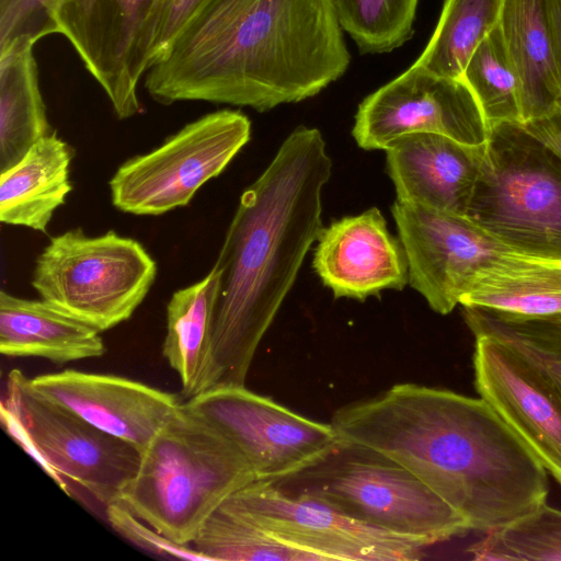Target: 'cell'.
<instances>
[{
  "mask_svg": "<svg viewBox=\"0 0 561 561\" xmlns=\"http://www.w3.org/2000/svg\"><path fill=\"white\" fill-rule=\"evenodd\" d=\"M340 442L383 456L417 477L488 533L547 502L548 471L482 398L397 383L339 409Z\"/></svg>",
  "mask_w": 561,
  "mask_h": 561,
  "instance_id": "1",
  "label": "cell"
},
{
  "mask_svg": "<svg viewBox=\"0 0 561 561\" xmlns=\"http://www.w3.org/2000/svg\"><path fill=\"white\" fill-rule=\"evenodd\" d=\"M331 169L321 133L300 126L241 195L214 264L218 287L193 397L245 386L259 344L323 229Z\"/></svg>",
  "mask_w": 561,
  "mask_h": 561,
  "instance_id": "2",
  "label": "cell"
},
{
  "mask_svg": "<svg viewBox=\"0 0 561 561\" xmlns=\"http://www.w3.org/2000/svg\"><path fill=\"white\" fill-rule=\"evenodd\" d=\"M333 0H214L150 66L153 101L248 106L311 98L347 70Z\"/></svg>",
  "mask_w": 561,
  "mask_h": 561,
  "instance_id": "3",
  "label": "cell"
},
{
  "mask_svg": "<svg viewBox=\"0 0 561 561\" xmlns=\"http://www.w3.org/2000/svg\"><path fill=\"white\" fill-rule=\"evenodd\" d=\"M255 480L229 439L181 407L141 453L121 502L169 539L192 546L217 507Z\"/></svg>",
  "mask_w": 561,
  "mask_h": 561,
  "instance_id": "4",
  "label": "cell"
},
{
  "mask_svg": "<svg viewBox=\"0 0 561 561\" xmlns=\"http://www.w3.org/2000/svg\"><path fill=\"white\" fill-rule=\"evenodd\" d=\"M465 217L513 252L561 261V158L520 123L491 125Z\"/></svg>",
  "mask_w": 561,
  "mask_h": 561,
  "instance_id": "5",
  "label": "cell"
},
{
  "mask_svg": "<svg viewBox=\"0 0 561 561\" xmlns=\"http://www.w3.org/2000/svg\"><path fill=\"white\" fill-rule=\"evenodd\" d=\"M274 483L320 497L376 528L430 545L470 530L457 511L408 469L342 442L316 465Z\"/></svg>",
  "mask_w": 561,
  "mask_h": 561,
  "instance_id": "6",
  "label": "cell"
},
{
  "mask_svg": "<svg viewBox=\"0 0 561 561\" xmlns=\"http://www.w3.org/2000/svg\"><path fill=\"white\" fill-rule=\"evenodd\" d=\"M158 266L137 240L81 228L53 237L31 279L39 298L103 332L128 320L151 289Z\"/></svg>",
  "mask_w": 561,
  "mask_h": 561,
  "instance_id": "7",
  "label": "cell"
},
{
  "mask_svg": "<svg viewBox=\"0 0 561 561\" xmlns=\"http://www.w3.org/2000/svg\"><path fill=\"white\" fill-rule=\"evenodd\" d=\"M22 371H10L1 421L58 482L69 480L100 504L121 501L141 451L35 393Z\"/></svg>",
  "mask_w": 561,
  "mask_h": 561,
  "instance_id": "8",
  "label": "cell"
},
{
  "mask_svg": "<svg viewBox=\"0 0 561 561\" xmlns=\"http://www.w3.org/2000/svg\"><path fill=\"white\" fill-rule=\"evenodd\" d=\"M251 122L239 111L208 113L149 152L124 161L108 182L113 206L136 216H160L190 204L247 145Z\"/></svg>",
  "mask_w": 561,
  "mask_h": 561,
  "instance_id": "9",
  "label": "cell"
},
{
  "mask_svg": "<svg viewBox=\"0 0 561 561\" xmlns=\"http://www.w3.org/2000/svg\"><path fill=\"white\" fill-rule=\"evenodd\" d=\"M221 505L317 561H413L432 546L365 524L320 497L285 491L272 481L255 480Z\"/></svg>",
  "mask_w": 561,
  "mask_h": 561,
  "instance_id": "10",
  "label": "cell"
},
{
  "mask_svg": "<svg viewBox=\"0 0 561 561\" xmlns=\"http://www.w3.org/2000/svg\"><path fill=\"white\" fill-rule=\"evenodd\" d=\"M182 407L229 439L261 481L295 476L340 444L331 423L302 416L245 386L214 388Z\"/></svg>",
  "mask_w": 561,
  "mask_h": 561,
  "instance_id": "11",
  "label": "cell"
},
{
  "mask_svg": "<svg viewBox=\"0 0 561 561\" xmlns=\"http://www.w3.org/2000/svg\"><path fill=\"white\" fill-rule=\"evenodd\" d=\"M159 0H57L58 33L73 46L118 119L137 115L150 67Z\"/></svg>",
  "mask_w": 561,
  "mask_h": 561,
  "instance_id": "12",
  "label": "cell"
},
{
  "mask_svg": "<svg viewBox=\"0 0 561 561\" xmlns=\"http://www.w3.org/2000/svg\"><path fill=\"white\" fill-rule=\"evenodd\" d=\"M415 133L480 146L488 140L489 126L462 79L413 64L362 101L352 134L365 150H386L396 139Z\"/></svg>",
  "mask_w": 561,
  "mask_h": 561,
  "instance_id": "13",
  "label": "cell"
},
{
  "mask_svg": "<svg viewBox=\"0 0 561 561\" xmlns=\"http://www.w3.org/2000/svg\"><path fill=\"white\" fill-rule=\"evenodd\" d=\"M409 284L437 313H449L476 274L511 251L466 217L396 201L391 208Z\"/></svg>",
  "mask_w": 561,
  "mask_h": 561,
  "instance_id": "14",
  "label": "cell"
},
{
  "mask_svg": "<svg viewBox=\"0 0 561 561\" xmlns=\"http://www.w3.org/2000/svg\"><path fill=\"white\" fill-rule=\"evenodd\" d=\"M474 387L561 486V390L507 342L474 335Z\"/></svg>",
  "mask_w": 561,
  "mask_h": 561,
  "instance_id": "15",
  "label": "cell"
},
{
  "mask_svg": "<svg viewBox=\"0 0 561 561\" xmlns=\"http://www.w3.org/2000/svg\"><path fill=\"white\" fill-rule=\"evenodd\" d=\"M28 382L39 397L141 453L182 407L173 393L115 375L67 369Z\"/></svg>",
  "mask_w": 561,
  "mask_h": 561,
  "instance_id": "16",
  "label": "cell"
},
{
  "mask_svg": "<svg viewBox=\"0 0 561 561\" xmlns=\"http://www.w3.org/2000/svg\"><path fill=\"white\" fill-rule=\"evenodd\" d=\"M317 241L313 268L336 298L364 300L409 283L403 247L378 208L332 222Z\"/></svg>",
  "mask_w": 561,
  "mask_h": 561,
  "instance_id": "17",
  "label": "cell"
},
{
  "mask_svg": "<svg viewBox=\"0 0 561 561\" xmlns=\"http://www.w3.org/2000/svg\"><path fill=\"white\" fill-rule=\"evenodd\" d=\"M484 150L431 133L396 139L386 151L397 201L465 217Z\"/></svg>",
  "mask_w": 561,
  "mask_h": 561,
  "instance_id": "18",
  "label": "cell"
},
{
  "mask_svg": "<svg viewBox=\"0 0 561 561\" xmlns=\"http://www.w3.org/2000/svg\"><path fill=\"white\" fill-rule=\"evenodd\" d=\"M96 328L39 299L0 291V353L56 364L101 357L106 347Z\"/></svg>",
  "mask_w": 561,
  "mask_h": 561,
  "instance_id": "19",
  "label": "cell"
},
{
  "mask_svg": "<svg viewBox=\"0 0 561 561\" xmlns=\"http://www.w3.org/2000/svg\"><path fill=\"white\" fill-rule=\"evenodd\" d=\"M72 151L56 131L35 142L0 175V221L47 232L56 210L72 190Z\"/></svg>",
  "mask_w": 561,
  "mask_h": 561,
  "instance_id": "20",
  "label": "cell"
},
{
  "mask_svg": "<svg viewBox=\"0 0 561 561\" xmlns=\"http://www.w3.org/2000/svg\"><path fill=\"white\" fill-rule=\"evenodd\" d=\"M497 24L519 80L522 123L547 114L561 80L541 0H503Z\"/></svg>",
  "mask_w": 561,
  "mask_h": 561,
  "instance_id": "21",
  "label": "cell"
},
{
  "mask_svg": "<svg viewBox=\"0 0 561 561\" xmlns=\"http://www.w3.org/2000/svg\"><path fill=\"white\" fill-rule=\"evenodd\" d=\"M459 304L527 317L561 314V261L505 251L476 274Z\"/></svg>",
  "mask_w": 561,
  "mask_h": 561,
  "instance_id": "22",
  "label": "cell"
},
{
  "mask_svg": "<svg viewBox=\"0 0 561 561\" xmlns=\"http://www.w3.org/2000/svg\"><path fill=\"white\" fill-rule=\"evenodd\" d=\"M51 131L33 47L0 55V171Z\"/></svg>",
  "mask_w": 561,
  "mask_h": 561,
  "instance_id": "23",
  "label": "cell"
},
{
  "mask_svg": "<svg viewBox=\"0 0 561 561\" xmlns=\"http://www.w3.org/2000/svg\"><path fill=\"white\" fill-rule=\"evenodd\" d=\"M218 272L213 266L201 280L175 290L167 305L162 355L176 373L181 393L193 397L207 351Z\"/></svg>",
  "mask_w": 561,
  "mask_h": 561,
  "instance_id": "24",
  "label": "cell"
},
{
  "mask_svg": "<svg viewBox=\"0 0 561 561\" xmlns=\"http://www.w3.org/2000/svg\"><path fill=\"white\" fill-rule=\"evenodd\" d=\"M503 0H445L439 20L415 65L461 79L479 44L497 25Z\"/></svg>",
  "mask_w": 561,
  "mask_h": 561,
  "instance_id": "25",
  "label": "cell"
},
{
  "mask_svg": "<svg viewBox=\"0 0 561 561\" xmlns=\"http://www.w3.org/2000/svg\"><path fill=\"white\" fill-rule=\"evenodd\" d=\"M461 79L473 93L488 126L522 123L520 87L499 24L469 58Z\"/></svg>",
  "mask_w": 561,
  "mask_h": 561,
  "instance_id": "26",
  "label": "cell"
},
{
  "mask_svg": "<svg viewBox=\"0 0 561 561\" xmlns=\"http://www.w3.org/2000/svg\"><path fill=\"white\" fill-rule=\"evenodd\" d=\"M192 546L209 561H317L222 505L208 517Z\"/></svg>",
  "mask_w": 561,
  "mask_h": 561,
  "instance_id": "27",
  "label": "cell"
},
{
  "mask_svg": "<svg viewBox=\"0 0 561 561\" xmlns=\"http://www.w3.org/2000/svg\"><path fill=\"white\" fill-rule=\"evenodd\" d=\"M472 334L499 337L538 364L561 390V314L527 317L463 307Z\"/></svg>",
  "mask_w": 561,
  "mask_h": 561,
  "instance_id": "28",
  "label": "cell"
},
{
  "mask_svg": "<svg viewBox=\"0 0 561 561\" xmlns=\"http://www.w3.org/2000/svg\"><path fill=\"white\" fill-rule=\"evenodd\" d=\"M467 551L472 559L483 561H561V510L545 502L485 533Z\"/></svg>",
  "mask_w": 561,
  "mask_h": 561,
  "instance_id": "29",
  "label": "cell"
},
{
  "mask_svg": "<svg viewBox=\"0 0 561 561\" xmlns=\"http://www.w3.org/2000/svg\"><path fill=\"white\" fill-rule=\"evenodd\" d=\"M343 31L362 54L389 53L413 35L419 0H333Z\"/></svg>",
  "mask_w": 561,
  "mask_h": 561,
  "instance_id": "30",
  "label": "cell"
},
{
  "mask_svg": "<svg viewBox=\"0 0 561 561\" xmlns=\"http://www.w3.org/2000/svg\"><path fill=\"white\" fill-rule=\"evenodd\" d=\"M57 0H0V55L34 46L58 27L54 19Z\"/></svg>",
  "mask_w": 561,
  "mask_h": 561,
  "instance_id": "31",
  "label": "cell"
},
{
  "mask_svg": "<svg viewBox=\"0 0 561 561\" xmlns=\"http://www.w3.org/2000/svg\"><path fill=\"white\" fill-rule=\"evenodd\" d=\"M106 519L112 528L126 540L149 553L167 558L192 561H209L193 546L180 545L138 518L121 501L104 506Z\"/></svg>",
  "mask_w": 561,
  "mask_h": 561,
  "instance_id": "32",
  "label": "cell"
},
{
  "mask_svg": "<svg viewBox=\"0 0 561 561\" xmlns=\"http://www.w3.org/2000/svg\"><path fill=\"white\" fill-rule=\"evenodd\" d=\"M214 0H164L153 34L150 66L169 48L179 33ZM150 68V67H149Z\"/></svg>",
  "mask_w": 561,
  "mask_h": 561,
  "instance_id": "33",
  "label": "cell"
},
{
  "mask_svg": "<svg viewBox=\"0 0 561 561\" xmlns=\"http://www.w3.org/2000/svg\"><path fill=\"white\" fill-rule=\"evenodd\" d=\"M520 124L561 158V99L547 114Z\"/></svg>",
  "mask_w": 561,
  "mask_h": 561,
  "instance_id": "34",
  "label": "cell"
},
{
  "mask_svg": "<svg viewBox=\"0 0 561 561\" xmlns=\"http://www.w3.org/2000/svg\"><path fill=\"white\" fill-rule=\"evenodd\" d=\"M561 80V0H541Z\"/></svg>",
  "mask_w": 561,
  "mask_h": 561,
  "instance_id": "35",
  "label": "cell"
},
{
  "mask_svg": "<svg viewBox=\"0 0 561 561\" xmlns=\"http://www.w3.org/2000/svg\"><path fill=\"white\" fill-rule=\"evenodd\" d=\"M163 1H164V0H159V2H158V12H159V9H160L161 4L163 3ZM157 16H158V13H157ZM156 22H157V21H156ZM154 27H156V26H154Z\"/></svg>",
  "mask_w": 561,
  "mask_h": 561,
  "instance_id": "36",
  "label": "cell"
}]
</instances>
